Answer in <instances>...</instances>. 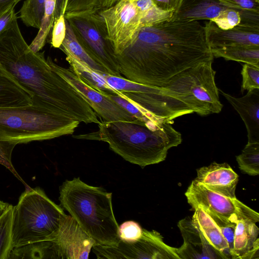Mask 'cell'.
<instances>
[{
  "instance_id": "6da1fadb",
  "label": "cell",
  "mask_w": 259,
  "mask_h": 259,
  "mask_svg": "<svg viewBox=\"0 0 259 259\" xmlns=\"http://www.w3.org/2000/svg\"><path fill=\"white\" fill-rule=\"evenodd\" d=\"M114 57L124 78L157 87L184 70L214 58L204 26L198 21L171 19L141 27Z\"/></svg>"
},
{
  "instance_id": "7a4b0ae2",
  "label": "cell",
  "mask_w": 259,
  "mask_h": 259,
  "mask_svg": "<svg viewBox=\"0 0 259 259\" xmlns=\"http://www.w3.org/2000/svg\"><path fill=\"white\" fill-rule=\"evenodd\" d=\"M0 63L20 85L62 116L86 124L99 122L85 99L51 68L44 52L31 50L17 17L0 37Z\"/></svg>"
},
{
  "instance_id": "3957f363",
  "label": "cell",
  "mask_w": 259,
  "mask_h": 259,
  "mask_svg": "<svg viewBox=\"0 0 259 259\" xmlns=\"http://www.w3.org/2000/svg\"><path fill=\"white\" fill-rule=\"evenodd\" d=\"M98 124V132L74 138L105 142L125 160L142 167L164 161L168 150L182 142L181 134L168 122L155 126L138 119Z\"/></svg>"
},
{
  "instance_id": "277c9868",
  "label": "cell",
  "mask_w": 259,
  "mask_h": 259,
  "mask_svg": "<svg viewBox=\"0 0 259 259\" xmlns=\"http://www.w3.org/2000/svg\"><path fill=\"white\" fill-rule=\"evenodd\" d=\"M59 199L63 207L94 240L95 245L118 244L119 226L113 211L111 193L75 178L66 180L60 186Z\"/></svg>"
},
{
  "instance_id": "5b68a950",
  "label": "cell",
  "mask_w": 259,
  "mask_h": 259,
  "mask_svg": "<svg viewBox=\"0 0 259 259\" xmlns=\"http://www.w3.org/2000/svg\"><path fill=\"white\" fill-rule=\"evenodd\" d=\"M31 105L0 107V141L18 144L72 134L80 122L62 116L33 96Z\"/></svg>"
},
{
  "instance_id": "8992f818",
  "label": "cell",
  "mask_w": 259,
  "mask_h": 259,
  "mask_svg": "<svg viewBox=\"0 0 259 259\" xmlns=\"http://www.w3.org/2000/svg\"><path fill=\"white\" fill-rule=\"evenodd\" d=\"M66 214L40 187L22 193L13 206L12 236L13 248L27 244L53 241Z\"/></svg>"
},
{
  "instance_id": "52a82bcc",
  "label": "cell",
  "mask_w": 259,
  "mask_h": 259,
  "mask_svg": "<svg viewBox=\"0 0 259 259\" xmlns=\"http://www.w3.org/2000/svg\"><path fill=\"white\" fill-rule=\"evenodd\" d=\"M212 61H202L184 70L161 88L200 116L220 113L223 105L215 82Z\"/></svg>"
},
{
  "instance_id": "ba28073f",
  "label": "cell",
  "mask_w": 259,
  "mask_h": 259,
  "mask_svg": "<svg viewBox=\"0 0 259 259\" xmlns=\"http://www.w3.org/2000/svg\"><path fill=\"white\" fill-rule=\"evenodd\" d=\"M67 19L76 37L89 55L112 75L120 74L112 48L106 38L103 23L98 14L72 16Z\"/></svg>"
},
{
  "instance_id": "9c48e42d",
  "label": "cell",
  "mask_w": 259,
  "mask_h": 259,
  "mask_svg": "<svg viewBox=\"0 0 259 259\" xmlns=\"http://www.w3.org/2000/svg\"><path fill=\"white\" fill-rule=\"evenodd\" d=\"M92 248L98 258L180 259L177 248L164 243L159 232L144 229L141 237L135 241L120 240L114 246L94 245Z\"/></svg>"
},
{
  "instance_id": "30bf717a",
  "label": "cell",
  "mask_w": 259,
  "mask_h": 259,
  "mask_svg": "<svg viewBox=\"0 0 259 259\" xmlns=\"http://www.w3.org/2000/svg\"><path fill=\"white\" fill-rule=\"evenodd\" d=\"M97 14L103 23L114 55L129 44L141 27L140 12L132 1L119 0Z\"/></svg>"
},
{
  "instance_id": "8fae6325",
  "label": "cell",
  "mask_w": 259,
  "mask_h": 259,
  "mask_svg": "<svg viewBox=\"0 0 259 259\" xmlns=\"http://www.w3.org/2000/svg\"><path fill=\"white\" fill-rule=\"evenodd\" d=\"M185 195L188 203L194 210L201 207L231 222L237 223L241 220L259 221V214L237 198H231L214 192L192 181Z\"/></svg>"
},
{
  "instance_id": "7c38bea8",
  "label": "cell",
  "mask_w": 259,
  "mask_h": 259,
  "mask_svg": "<svg viewBox=\"0 0 259 259\" xmlns=\"http://www.w3.org/2000/svg\"><path fill=\"white\" fill-rule=\"evenodd\" d=\"M46 60L51 68L66 80L104 121H131L137 119L104 93L97 91L87 84L70 68H66L58 65L49 56Z\"/></svg>"
},
{
  "instance_id": "4fadbf2b",
  "label": "cell",
  "mask_w": 259,
  "mask_h": 259,
  "mask_svg": "<svg viewBox=\"0 0 259 259\" xmlns=\"http://www.w3.org/2000/svg\"><path fill=\"white\" fill-rule=\"evenodd\" d=\"M56 258H88L94 240L71 215H66L56 238L53 241Z\"/></svg>"
},
{
  "instance_id": "5bb4252c",
  "label": "cell",
  "mask_w": 259,
  "mask_h": 259,
  "mask_svg": "<svg viewBox=\"0 0 259 259\" xmlns=\"http://www.w3.org/2000/svg\"><path fill=\"white\" fill-rule=\"evenodd\" d=\"M178 226L184 240L182 245L176 248L180 259H228L209 243L192 218L187 217L181 220Z\"/></svg>"
},
{
  "instance_id": "9a60e30c",
  "label": "cell",
  "mask_w": 259,
  "mask_h": 259,
  "mask_svg": "<svg viewBox=\"0 0 259 259\" xmlns=\"http://www.w3.org/2000/svg\"><path fill=\"white\" fill-rule=\"evenodd\" d=\"M207 42L210 49L237 46L259 47V28L238 25L223 29L209 21L204 26Z\"/></svg>"
},
{
  "instance_id": "2e32d148",
  "label": "cell",
  "mask_w": 259,
  "mask_h": 259,
  "mask_svg": "<svg viewBox=\"0 0 259 259\" xmlns=\"http://www.w3.org/2000/svg\"><path fill=\"white\" fill-rule=\"evenodd\" d=\"M238 178L228 163L213 162L197 169L194 180L214 192L235 198Z\"/></svg>"
},
{
  "instance_id": "e0dca14e",
  "label": "cell",
  "mask_w": 259,
  "mask_h": 259,
  "mask_svg": "<svg viewBox=\"0 0 259 259\" xmlns=\"http://www.w3.org/2000/svg\"><path fill=\"white\" fill-rule=\"evenodd\" d=\"M223 95L239 113L244 122L248 142H259V89L248 91L246 95L235 97L218 89Z\"/></svg>"
},
{
  "instance_id": "ac0fdd59",
  "label": "cell",
  "mask_w": 259,
  "mask_h": 259,
  "mask_svg": "<svg viewBox=\"0 0 259 259\" xmlns=\"http://www.w3.org/2000/svg\"><path fill=\"white\" fill-rule=\"evenodd\" d=\"M230 8H235L227 5L220 0H181L171 19L212 21L222 12Z\"/></svg>"
},
{
  "instance_id": "d6986e66",
  "label": "cell",
  "mask_w": 259,
  "mask_h": 259,
  "mask_svg": "<svg viewBox=\"0 0 259 259\" xmlns=\"http://www.w3.org/2000/svg\"><path fill=\"white\" fill-rule=\"evenodd\" d=\"M33 96L0 63V107L30 105L32 103Z\"/></svg>"
},
{
  "instance_id": "ffe728a7",
  "label": "cell",
  "mask_w": 259,
  "mask_h": 259,
  "mask_svg": "<svg viewBox=\"0 0 259 259\" xmlns=\"http://www.w3.org/2000/svg\"><path fill=\"white\" fill-rule=\"evenodd\" d=\"M194 210L192 217L194 224L212 246L231 258L228 243L217 225L201 207Z\"/></svg>"
},
{
  "instance_id": "44dd1931",
  "label": "cell",
  "mask_w": 259,
  "mask_h": 259,
  "mask_svg": "<svg viewBox=\"0 0 259 259\" xmlns=\"http://www.w3.org/2000/svg\"><path fill=\"white\" fill-rule=\"evenodd\" d=\"M256 223L248 220L238 221L236 223L233 246L230 251L231 258L243 259L257 241L259 229Z\"/></svg>"
},
{
  "instance_id": "7402d4cb",
  "label": "cell",
  "mask_w": 259,
  "mask_h": 259,
  "mask_svg": "<svg viewBox=\"0 0 259 259\" xmlns=\"http://www.w3.org/2000/svg\"><path fill=\"white\" fill-rule=\"evenodd\" d=\"M66 35L59 49L65 54H69L78 59L99 73L109 74L101 65L92 59L78 41L69 21L65 19Z\"/></svg>"
},
{
  "instance_id": "603a6c76",
  "label": "cell",
  "mask_w": 259,
  "mask_h": 259,
  "mask_svg": "<svg viewBox=\"0 0 259 259\" xmlns=\"http://www.w3.org/2000/svg\"><path fill=\"white\" fill-rule=\"evenodd\" d=\"M65 54L70 68L87 84L102 93L117 94V91L111 87L100 74L71 55Z\"/></svg>"
},
{
  "instance_id": "cb8c5ba5",
  "label": "cell",
  "mask_w": 259,
  "mask_h": 259,
  "mask_svg": "<svg viewBox=\"0 0 259 259\" xmlns=\"http://www.w3.org/2000/svg\"><path fill=\"white\" fill-rule=\"evenodd\" d=\"M210 49L213 57H222L226 60L250 64L259 67V47L237 46Z\"/></svg>"
},
{
  "instance_id": "d4e9b609",
  "label": "cell",
  "mask_w": 259,
  "mask_h": 259,
  "mask_svg": "<svg viewBox=\"0 0 259 259\" xmlns=\"http://www.w3.org/2000/svg\"><path fill=\"white\" fill-rule=\"evenodd\" d=\"M56 258L53 241L37 242L14 247L9 258Z\"/></svg>"
},
{
  "instance_id": "484cf974",
  "label": "cell",
  "mask_w": 259,
  "mask_h": 259,
  "mask_svg": "<svg viewBox=\"0 0 259 259\" xmlns=\"http://www.w3.org/2000/svg\"><path fill=\"white\" fill-rule=\"evenodd\" d=\"M56 0H46L45 12L38 32L29 48L34 53L39 52L45 45L48 36L52 29Z\"/></svg>"
},
{
  "instance_id": "4316f807",
  "label": "cell",
  "mask_w": 259,
  "mask_h": 259,
  "mask_svg": "<svg viewBox=\"0 0 259 259\" xmlns=\"http://www.w3.org/2000/svg\"><path fill=\"white\" fill-rule=\"evenodd\" d=\"M240 169L248 175L259 174V142H247L241 153L236 156Z\"/></svg>"
},
{
  "instance_id": "83f0119b",
  "label": "cell",
  "mask_w": 259,
  "mask_h": 259,
  "mask_svg": "<svg viewBox=\"0 0 259 259\" xmlns=\"http://www.w3.org/2000/svg\"><path fill=\"white\" fill-rule=\"evenodd\" d=\"M104 93L128 112L137 119L148 125L155 126L165 122L131 101L114 94Z\"/></svg>"
},
{
  "instance_id": "f1b7e54d",
  "label": "cell",
  "mask_w": 259,
  "mask_h": 259,
  "mask_svg": "<svg viewBox=\"0 0 259 259\" xmlns=\"http://www.w3.org/2000/svg\"><path fill=\"white\" fill-rule=\"evenodd\" d=\"M46 0H26L19 11L20 18L28 27L39 29L45 12Z\"/></svg>"
},
{
  "instance_id": "f546056e",
  "label": "cell",
  "mask_w": 259,
  "mask_h": 259,
  "mask_svg": "<svg viewBox=\"0 0 259 259\" xmlns=\"http://www.w3.org/2000/svg\"><path fill=\"white\" fill-rule=\"evenodd\" d=\"M13 206L9 204L0 217V259H9L12 245V226Z\"/></svg>"
},
{
  "instance_id": "4dcf8cb0",
  "label": "cell",
  "mask_w": 259,
  "mask_h": 259,
  "mask_svg": "<svg viewBox=\"0 0 259 259\" xmlns=\"http://www.w3.org/2000/svg\"><path fill=\"white\" fill-rule=\"evenodd\" d=\"M119 0H82L75 11L65 16V18L72 16H85L97 14L101 10L115 5Z\"/></svg>"
},
{
  "instance_id": "1f68e13d",
  "label": "cell",
  "mask_w": 259,
  "mask_h": 259,
  "mask_svg": "<svg viewBox=\"0 0 259 259\" xmlns=\"http://www.w3.org/2000/svg\"><path fill=\"white\" fill-rule=\"evenodd\" d=\"M242 81L241 91L243 93L259 89V67L253 65L245 63L241 70Z\"/></svg>"
},
{
  "instance_id": "d6a6232c",
  "label": "cell",
  "mask_w": 259,
  "mask_h": 259,
  "mask_svg": "<svg viewBox=\"0 0 259 259\" xmlns=\"http://www.w3.org/2000/svg\"><path fill=\"white\" fill-rule=\"evenodd\" d=\"M174 11H165L154 4L146 11L140 14L141 26H150L171 19Z\"/></svg>"
},
{
  "instance_id": "836d02e7",
  "label": "cell",
  "mask_w": 259,
  "mask_h": 259,
  "mask_svg": "<svg viewBox=\"0 0 259 259\" xmlns=\"http://www.w3.org/2000/svg\"><path fill=\"white\" fill-rule=\"evenodd\" d=\"M204 211L209 215L221 230L222 233L228 243L230 253V251L233 246V241L236 223L231 222L222 218L217 214L210 211L207 210Z\"/></svg>"
},
{
  "instance_id": "e575fe53",
  "label": "cell",
  "mask_w": 259,
  "mask_h": 259,
  "mask_svg": "<svg viewBox=\"0 0 259 259\" xmlns=\"http://www.w3.org/2000/svg\"><path fill=\"white\" fill-rule=\"evenodd\" d=\"M143 229L137 222L133 221L123 223L118 227L120 240L131 242L138 240L141 236Z\"/></svg>"
},
{
  "instance_id": "d590c367",
  "label": "cell",
  "mask_w": 259,
  "mask_h": 259,
  "mask_svg": "<svg viewBox=\"0 0 259 259\" xmlns=\"http://www.w3.org/2000/svg\"><path fill=\"white\" fill-rule=\"evenodd\" d=\"M66 23L64 15H60L53 23L51 44L55 48H59L66 35Z\"/></svg>"
},
{
  "instance_id": "8d00e7d4",
  "label": "cell",
  "mask_w": 259,
  "mask_h": 259,
  "mask_svg": "<svg viewBox=\"0 0 259 259\" xmlns=\"http://www.w3.org/2000/svg\"><path fill=\"white\" fill-rule=\"evenodd\" d=\"M16 144L0 141V164L5 166L18 178L20 177L15 169L12 162V155Z\"/></svg>"
},
{
  "instance_id": "74e56055",
  "label": "cell",
  "mask_w": 259,
  "mask_h": 259,
  "mask_svg": "<svg viewBox=\"0 0 259 259\" xmlns=\"http://www.w3.org/2000/svg\"><path fill=\"white\" fill-rule=\"evenodd\" d=\"M232 7L259 13V0H220Z\"/></svg>"
},
{
  "instance_id": "f35d334b",
  "label": "cell",
  "mask_w": 259,
  "mask_h": 259,
  "mask_svg": "<svg viewBox=\"0 0 259 259\" xmlns=\"http://www.w3.org/2000/svg\"><path fill=\"white\" fill-rule=\"evenodd\" d=\"M16 5H14L0 14V37L11 26L14 20L17 17L15 11Z\"/></svg>"
},
{
  "instance_id": "ab89813d",
  "label": "cell",
  "mask_w": 259,
  "mask_h": 259,
  "mask_svg": "<svg viewBox=\"0 0 259 259\" xmlns=\"http://www.w3.org/2000/svg\"><path fill=\"white\" fill-rule=\"evenodd\" d=\"M158 8L165 11H175L180 6L181 0H152Z\"/></svg>"
},
{
  "instance_id": "60d3db41",
  "label": "cell",
  "mask_w": 259,
  "mask_h": 259,
  "mask_svg": "<svg viewBox=\"0 0 259 259\" xmlns=\"http://www.w3.org/2000/svg\"><path fill=\"white\" fill-rule=\"evenodd\" d=\"M68 0H56L54 20L60 15H65Z\"/></svg>"
},
{
  "instance_id": "b9f144b4",
  "label": "cell",
  "mask_w": 259,
  "mask_h": 259,
  "mask_svg": "<svg viewBox=\"0 0 259 259\" xmlns=\"http://www.w3.org/2000/svg\"><path fill=\"white\" fill-rule=\"evenodd\" d=\"M133 2L140 14L146 11L154 5L152 0H136Z\"/></svg>"
},
{
  "instance_id": "7bdbcfd3",
  "label": "cell",
  "mask_w": 259,
  "mask_h": 259,
  "mask_svg": "<svg viewBox=\"0 0 259 259\" xmlns=\"http://www.w3.org/2000/svg\"><path fill=\"white\" fill-rule=\"evenodd\" d=\"M82 1V0H68L64 16L74 12Z\"/></svg>"
},
{
  "instance_id": "ee69618b",
  "label": "cell",
  "mask_w": 259,
  "mask_h": 259,
  "mask_svg": "<svg viewBox=\"0 0 259 259\" xmlns=\"http://www.w3.org/2000/svg\"><path fill=\"white\" fill-rule=\"evenodd\" d=\"M22 0H0V14L11 6L16 5Z\"/></svg>"
},
{
  "instance_id": "f6af8a7d",
  "label": "cell",
  "mask_w": 259,
  "mask_h": 259,
  "mask_svg": "<svg viewBox=\"0 0 259 259\" xmlns=\"http://www.w3.org/2000/svg\"><path fill=\"white\" fill-rule=\"evenodd\" d=\"M9 203L4 202L0 200V217L9 205Z\"/></svg>"
},
{
  "instance_id": "bcb514c9",
  "label": "cell",
  "mask_w": 259,
  "mask_h": 259,
  "mask_svg": "<svg viewBox=\"0 0 259 259\" xmlns=\"http://www.w3.org/2000/svg\"><path fill=\"white\" fill-rule=\"evenodd\" d=\"M130 1H136V0H130Z\"/></svg>"
}]
</instances>
